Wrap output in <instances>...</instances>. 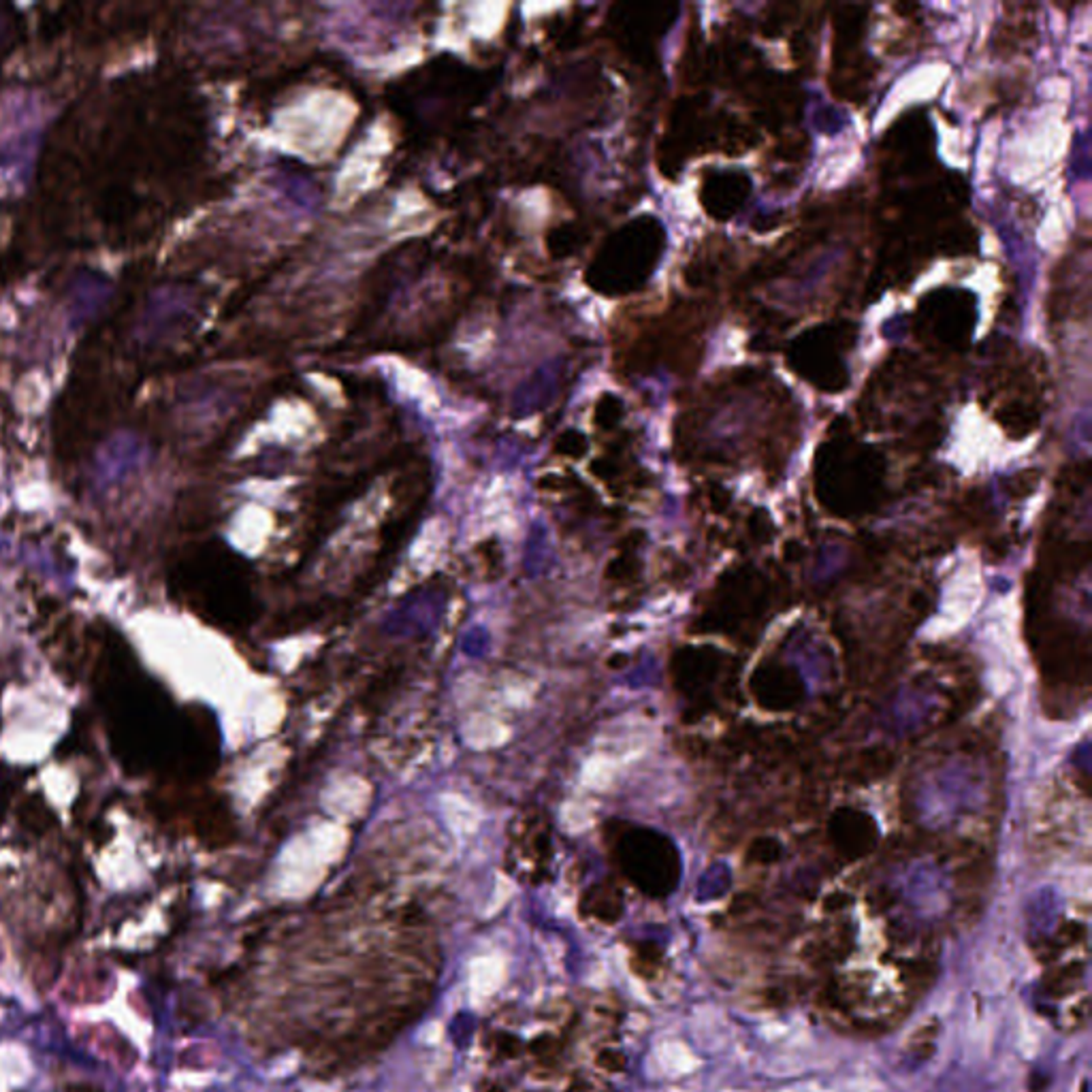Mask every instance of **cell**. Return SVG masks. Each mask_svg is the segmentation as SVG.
Here are the masks:
<instances>
[{"mask_svg":"<svg viewBox=\"0 0 1092 1092\" xmlns=\"http://www.w3.org/2000/svg\"><path fill=\"white\" fill-rule=\"evenodd\" d=\"M856 344L851 322H828L802 331L788 348V366L821 392H841L849 385L845 354Z\"/></svg>","mask_w":1092,"mask_h":1092,"instance_id":"3957f363","label":"cell"},{"mask_svg":"<svg viewBox=\"0 0 1092 1092\" xmlns=\"http://www.w3.org/2000/svg\"><path fill=\"white\" fill-rule=\"evenodd\" d=\"M894 766V753L886 749V747H870V749L860 751L858 755V769L851 772V781L866 783L884 777Z\"/></svg>","mask_w":1092,"mask_h":1092,"instance_id":"4fadbf2b","label":"cell"},{"mask_svg":"<svg viewBox=\"0 0 1092 1092\" xmlns=\"http://www.w3.org/2000/svg\"><path fill=\"white\" fill-rule=\"evenodd\" d=\"M711 504H713V510H715V512H724L725 508H727V504H730V493H727L725 488L715 485V487L711 488Z\"/></svg>","mask_w":1092,"mask_h":1092,"instance_id":"603a6c76","label":"cell"},{"mask_svg":"<svg viewBox=\"0 0 1092 1092\" xmlns=\"http://www.w3.org/2000/svg\"><path fill=\"white\" fill-rule=\"evenodd\" d=\"M917 327L941 348H966L975 329V297L954 289L933 291L919 301Z\"/></svg>","mask_w":1092,"mask_h":1092,"instance_id":"5b68a950","label":"cell"},{"mask_svg":"<svg viewBox=\"0 0 1092 1092\" xmlns=\"http://www.w3.org/2000/svg\"><path fill=\"white\" fill-rule=\"evenodd\" d=\"M636 570H638V563L634 559V555L624 553L621 558L610 561V566L606 570V577L612 581H628V579L634 577Z\"/></svg>","mask_w":1092,"mask_h":1092,"instance_id":"e0dca14e","label":"cell"},{"mask_svg":"<svg viewBox=\"0 0 1092 1092\" xmlns=\"http://www.w3.org/2000/svg\"><path fill=\"white\" fill-rule=\"evenodd\" d=\"M751 692L766 711H788L802 700L804 687L794 668L766 662L751 677Z\"/></svg>","mask_w":1092,"mask_h":1092,"instance_id":"52a82bcc","label":"cell"},{"mask_svg":"<svg viewBox=\"0 0 1092 1092\" xmlns=\"http://www.w3.org/2000/svg\"><path fill=\"white\" fill-rule=\"evenodd\" d=\"M749 534L755 542H769L771 535L774 534V527L771 523V516L766 514L764 510H755L753 516H749Z\"/></svg>","mask_w":1092,"mask_h":1092,"instance_id":"d6986e66","label":"cell"},{"mask_svg":"<svg viewBox=\"0 0 1092 1092\" xmlns=\"http://www.w3.org/2000/svg\"><path fill=\"white\" fill-rule=\"evenodd\" d=\"M999 420L1011 438H1024V436H1029L1034 427H1037L1039 415L1031 406H1024V404H1018V401H1013V404L1003 408V412L999 415Z\"/></svg>","mask_w":1092,"mask_h":1092,"instance_id":"5bb4252c","label":"cell"},{"mask_svg":"<svg viewBox=\"0 0 1092 1092\" xmlns=\"http://www.w3.org/2000/svg\"><path fill=\"white\" fill-rule=\"evenodd\" d=\"M1041 474L1037 469H1027V472H1022L1018 476H1013L1009 481V493L1011 497H1027L1034 491V487H1037Z\"/></svg>","mask_w":1092,"mask_h":1092,"instance_id":"ac0fdd59","label":"cell"},{"mask_svg":"<svg viewBox=\"0 0 1092 1092\" xmlns=\"http://www.w3.org/2000/svg\"><path fill=\"white\" fill-rule=\"evenodd\" d=\"M702 105L700 101H681L670 118V129L666 132V152L662 156L675 158V165H681L698 143L702 141Z\"/></svg>","mask_w":1092,"mask_h":1092,"instance_id":"9c48e42d","label":"cell"},{"mask_svg":"<svg viewBox=\"0 0 1092 1092\" xmlns=\"http://www.w3.org/2000/svg\"><path fill=\"white\" fill-rule=\"evenodd\" d=\"M677 7H664V5H638V7H624V26L626 35L634 36L638 45H647L668 31V26L675 22Z\"/></svg>","mask_w":1092,"mask_h":1092,"instance_id":"8fae6325","label":"cell"},{"mask_svg":"<svg viewBox=\"0 0 1092 1092\" xmlns=\"http://www.w3.org/2000/svg\"><path fill=\"white\" fill-rule=\"evenodd\" d=\"M589 912L593 915H598L600 919H605V922H615L619 917V896L615 892H602V890H593L589 894Z\"/></svg>","mask_w":1092,"mask_h":1092,"instance_id":"9a60e30c","label":"cell"},{"mask_svg":"<svg viewBox=\"0 0 1092 1092\" xmlns=\"http://www.w3.org/2000/svg\"><path fill=\"white\" fill-rule=\"evenodd\" d=\"M585 448H587L585 438L577 434V431H568V434H563V438L558 442L559 453L572 455V457H581L582 453H585Z\"/></svg>","mask_w":1092,"mask_h":1092,"instance_id":"44dd1931","label":"cell"},{"mask_svg":"<svg viewBox=\"0 0 1092 1092\" xmlns=\"http://www.w3.org/2000/svg\"><path fill=\"white\" fill-rule=\"evenodd\" d=\"M66 1092H103L99 1088H92L88 1084H82V1086H66Z\"/></svg>","mask_w":1092,"mask_h":1092,"instance_id":"484cf974","label":"cell"},{"mask_svg":"<svg viewBox=\"0 0 1092 1092\" xmlns=\"http://www.w3.org/2000/svg\"><path fill=\"white\" fill-rule=\"evenodd\" d=\"M804 558V546L798 540H788L783 544V559L788 563H796Z\"/></svg>","mask_w":1092,"mask_h":1092,"instance_id":"7402d4cb","label":"cell"},{"mask_svg":"<svg viewBox=\"0 0 1092 1092\" xmlns=\"http://www.w3.org/2000/svg\"><path fill=\"white\" fill-rule=\"evenodd\" d=\"M621 418V401L612 395H605L598 406V423L602 427H612Z\"/></svg>","mask_w":1092,"mask_h":1092,"instance_id":"ffe728a7","label":"cell"},{"mask_svg":"<svg viewBox=\"0 0 1092 1092\" xmlns=\"http://www.w3.org/2000/svg\"><path fill=\"white\" fill-rule=\"evenodd\" d=\"M783 854V849L779 845V841L774 839H755L751 843L749 851H747V860L753 862V865H772V862H777Z\"/></svg>","mask_w":1092,"mask_h":1092,"instance_id":"2e32d148","label":"cell"},{"mask_svg":"<svg viewBox=\"0 0 1092 1092\" xmlns=\"http://www.w3.org/2000/svg\"><path fill=\"white\" fill-rule=\"evenodd\" d=\"M558 378L559 373L553 366L535 371L534 376L527 378L519 387V391H516L514 410L534 412L549 404L555 392H558Z\"/></svg>","mask_w":1092,"mask_h":1092,"instance_id":"7c38bea8","label":"cell"},{"mask_svg":"<svg viewBox=\"0 0 1092 1092\" xmlns=\"http://www.w3.org/2000/svg\"><path fill=\"white\" fill-rule=\"evenodd\" d=\"M751 195V179L739 169L708 171L702 179L700 203L717 223H727L741 212Z\"/></svg>","mask_w":1092,"mask_h":1092,"instance_id":"8992f818","label":"cell"},{"mask_svg":"<svg viewBox=\"0 0 1092 1092\" xmlns=\"http://www.w3.org/2000/svg\"><path fill=\"white\" fill-rule=\"evenodd\" d=\"M717 657H720V653H715L713 649L683 647L677 651L673 657V675L681 694L694 696L698 689L713 681L717 666H720Z\"/></svg>","mask_w":1092,"mask_h":1092,"instance_id":"30bf717a","label":"cell"},{"mask_svg":"<svg viewBox=\"0 0 1092 1092\" xmlns=\"http://www.w3.org/2000/svg\"><path fill=\"white\" fill-rule=\"evenodd\" d=\"M922 653L926 659H933V662H950V659H954V653H950L945 647H924Z\"/></svg>","mask_w":1092,"mask_h":1092,"instance_id":"cb8c5ba5","label":"cell"},{"mask_svg":"<svg viewBox=\"0 0 1092 1092\" xmlns=\"http://www.w3.org/2000/svg\"><path fill=\"white\" fill-rule=\"evenodd\" d=\"M884 476V459L873 448L845 436L823 444L818 453V497L832 510L865 506L873 500Z\"/></svg>","mask_w":1092,"mask_h":1092,"instance_id":"7a4b0ae2","label":"cell"},{"mask_svg":"<svg viewBox=\"0 0 1092 1092\" xmlns=\"http://www.w3.org/2000/svg\"><path fill=\"white\" fill-rule=\"evenodd\" d=\"M912 606L917 610H928V606H931V600H928L924 593H915V596L912 598Z\"/></svg>","mask_w":1092,"mask_h":1092,"instance_id":"d4e9b609","label":"cell"},{"mask_svg":"<svg viewBox=\"0 0 1092 1092\" xmlns=\"http://www.w3.org/2000/svg\"><path fill=\"white\" fill-rule=\"evenodd\" d=\"M666 231L653 216H640L612 233L587 270L596 293L621 297L643 289L662 258Z\"/></svg>","mask_w":1092,"mask_h":1092,"instance_id":"6da1fadb","label":"cell"},{"mask_svg":"<svg viewBox=\"0 0 1092 1092\" xmlns=\"http://www.w3.org/2000/svg\"><path fill=\"white\" fill-rule=\"evenodd\" d=\"M619 865L636 888L651 896H664L677 886L681 865L666 837L647 828H626L615 843Z\"/></svg>","mask_w":1092,"mask_h":1092,"instance_id":"277c9868","label":"cell"},{"mask_svg":"<svg viewBox=\"0 0 1092 1092\" xmlns=\"http://www.w3.org/2000/svg\"><path fill=\"white\" fill-rule=\"evenodd\" d=\"M830 839L843 856L858 860L875 847L877 828L870 816L854 809H839L830 818Z\"/></svg>","mask_w":1092,"mask_h":1092,"instance_id":"ba28073f","label":"cell"}]
</instances>
